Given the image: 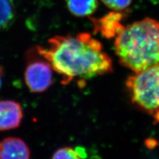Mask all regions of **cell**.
I'll list each match as a JSON object with an SVG mask.
<instances>
[{
  "instance_id": "8992f818",
  "label": "cell",
  "mask_w": 159,
  "mask_h": 159,
  "mask_svg": "<svg viewBox=\"0 0 159 159\" xmlns=\"http://www.w3.org/2000/svg\"><path fill=\"white\" fill-rule=\"evenodd\" d=\"M23 118V111L19 102L10 99L0 100V131L18 128Z\"/></svg>"
},
{
  "instance_id": "52a82bcc",
  "label": "cell",
  "mask_w": 159,
  "mask_h": 159,
  "mask_svg": "<svg viewBox=\"0 0 159 159\" xmlns=\"http://www.w3.org/2000/svg\"><path fill=\"white\" fill-rule=\"evenodd\" d=\"M31 152L26 143L18 137H9L0 142V159H30Z\"/></svg>"
},
{
  "instance_id": "ba28073f",
  "label": "cell",
  "mask_w": 159,
  "mask_h": 159,
  "mask_svg": "<svg viewBox=\"0 0 159 159\" xmlns=\"http://www.w3.org/2000/svg\"><path fill=\"white\" fill-rule=\"evenodd\" d=\"M66 6L73 16L82 17H89L96 11L98 0H66Z\"/></svg>"
},
{
  "instance_id": "7c38bea8",
  "label": "cell",
  "mask_w": 159,
  "mask_h": 159,
  "mask_svg": "<svg viewBox=\"0 0 159 159\" xmlns=\"http://www.w3.org/2000/svg\"><path fill=\"white\" fill-rule=\"evenodd\" d=\"M3 68L0 66V89H1L2 85V81H3Z\"/></svg>"
},
{
  "instance_id": "8fae6325",
  "label": "cell",
  "mask_w": 159,
  "mask_h": 159,
  "mask_svg": "<svg viewBox=\"0 0 159 159\" xmlns=\"http://www.w3.org/2000/svg\"><path fill=\"white\" fill-rule=\"evenodd\" d=\"M102 2L113 11H123L131 6L133 0H102Z\"/></svg>"
},
{
  "instance_id": "6da1fadb",
  "label": "cell",
  "mask_w": 159,
  "mask_h": 159,
  "mask_svg": "<svg viewBox=\"0 0 159 159\" xmlns=\"http://www.w3.org/2000/svg\"><path fill=\"white\" fill-rule=\"evenodd\" d=\"M36 50L62 76L64 85L74 78L87 80L113 71L112 60L88 33L54 36L48 39V47L37 46Z\"/></svg>"
},
{
  "instance_id": "5b68a950",
  "label": "cell",
  "mask_w": 159,
  "mask_h": 159,
  "mask_svg": "<svg viewBox=\"0 0 159 159\" xmlns=\"http://www.w3.org/2000/svg\"><path fill=\"white\" fill-rule=\"evenodd\" d=\"M126 16L122 11H113L98 19H92L94 31L106 39L116 38L125 28L122 21Z\"/></svg>"
},
{
  "instance_id": "3957f363",
  "label": "cell",
  "mask_w": 159,
  "mask_h": 159,
  "mask_svg": "<svg viewBox=\"0 0 159 159\" xmlns=\"http://www.w3.org/2000/svg\"><path fill=\"white\" fill-rule=\"evenodd\" d=\"M125 86L134 105L159 121V64L129 76Z\"/></svg>"
},
{
  "instance_id": "7a4b0ae2",
  "label": "cell",
  "mask_w": 159,
  "mask_h": 159,
  "mask_svg": "<svg viewBox=\"0 0 159 159\" xmlns=\"http://www.w3.org/2000/svg\"><path fill=\"white\" fill-rule=\"evenodd\" d=\"M114 49L122 66L139 72L159 64V22L146 17L125 27Z\"/></svg>"
},
{
  "instance_id": "277c9868",
  "label": "cell",
  "mask_w": 159,
  "mask_h": 159,
  "mask_svg": "<svg viewBox=\"0 0 159 159\" xmlns=\"http://www.w3.org/2000/svg\"><path fill=\"white\" fill-rule=\"evenodd\" d=\"M34 48L27 53V65L25 70V82L33 93H42L51 86L53 82L52 66Z\"/></svg>"
},
{
  "instance_id": "9c48e42d",
  "label": "cell",
  "mask_w": 159,
  "mask_h": 159,
  "mask_svg": "<svg viewBox=\"0 0 159 159\" xmlns=\"http://www.w3.org/2000/svg\"><path fill=\"white\" fill-rule=\"evenodd\" d=\"M16 19V7L13 0H0V31L11 27Z\"/></svg>"
},
{
  "instance_id": "30bf717a",
  "label": "cell",
  "mask_w": 159,
  "mask_h": 159,
  "mask_svg": "<svg viewBox=\"0 0 159 159\" xmlns=\"http://www.w3.org/2000/svg\"><path fill=\"white\" fill-rule=\"evenodd\" d=\"M51 159H82L76 150L71 147L58 148L53 154Z\"/></svg>"
}]
</instances>
